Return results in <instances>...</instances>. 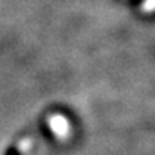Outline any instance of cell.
I'll use <instances>...</instances> for the list:
<instances>
[{
    "label": "cell",
    "mask_w": 155,
    "mask_h": 155,
    "mask_svg": "<svg viewBox=\"0 0 155 155\" xmlns=\"http://www.w3.org/2000/svg\"><path fill=\"white\" fill-rule=\"evenodd\" d=\"M48 127L57 139H65L69 134V122L62 114H53L48 119Z\"/></svg>",
    "instance_id": "6da1fadb"
}]
</instances>
